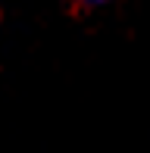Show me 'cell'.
Masks as SVG:
<instances>
[{
    "label": "cell",
    "mask_w": 150,
    "mask_h": 153,
    "mask_svg": "<svg viewBox=\"0 0 150 153\" xmlns=\"http://www.w3.org/2000/svg\"><path fill=\"white\" fill-rule=\"evenodd\" d=\"M78 6H88V10H94V6H103V3H110V0H75Z\"/></svg>",
    "instance_id": "1"
}]
</instances>
